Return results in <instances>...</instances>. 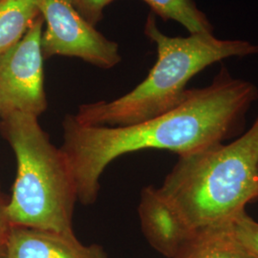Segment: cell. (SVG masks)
<instances>
[{
  "label": "cell",
  "instance_id": "obj_2",
  "mask_svg": "<svg viewBox=\"0 0 258 258\" xmlns=\"http://www.w3.org/2000/svg\"><path fill=\"white\" fill-rule=\"evenodd\" d=\"M145 34L157 48L156 63L133 90L110 102L80 106L75 119L90 125L121 126L142 122L175 108L186 85L210 65L230 57L257 55L258 45L242 39H219L213 34L171 37L163 34L150 14Z\"/></svg>",
  "mask_w": 258,
  "mask_h": 258
},
{
  "label": "cell",
  "instance_id": "obj_7",
  "mask_svg": "<svg viewBox=\"0 0 258 258\" xmlns=\"http://www.w3.org/2000/svg\"><path fill=\"white\" fill-rule=\"evenodd\" d=\"M142 231L158 252L174 258L196 233L191 231L159 187L148 185L138 207Z\"/></svg>",
  "mask_w": 258,
  "mask_h": 258
},
{
  "label": "cell",
  "instance_id": "obj_3",
  "mask_svg": "<svg viewBox=\"0 0 258 258\" xmlns=\"http://www.w3.org/2000/svg\"><path fill=\"white\" fill-rule=\"evenodd\" d=\"M258 118L241 137L179 156L159 187L194 233L226 227L254 200Z\"/></svg>",
  "mask_w": 258,
  "mask_h": 258
},
{
  "label": "cell",
  "instance_id": "obj_8",
  "mask_svg": "<svg viewBox=\"0 0 258 258\" xmlns=\"http://www.w3.org/2000/svg\"><path fill=\"white\" fill-rule=\"evenodd\" d=\"M7 258H109L102 247L84 245L75 234L12 226Z\"/></svg>",
  "mask_w": 258,
  "mask_h": 258
},
{
  "label": "cell",
  "instance_id": "obj_15",
  "mask_svg": "<svg viewBox=\"0 0 258 258\" xmlns=\"http://www.w3.org/2000/svg\"><path fill=\"white\" fill-rule=\"evenodd\" d=\"M0 258H7L6 241H0Z\"/></svg>",
  "mask_w": 258,
  "mask_h": 258
},
{
  "label": "cell",
  "instance_id": "obj_11",
  "mask_svg": "<svg viewBox=\"0 0 258 258\" xmlns=\"http://www.w3.org/2000/svg\"><path fill=\"white\" fill-rule=\"evenodd\" d=\"M164 20H174L190 35L213 34V26L194 0H144Z\"/></svg>",
  "mask_w": 258,
  "mask_h": 258
},
{
  "label": "cell",
  "instance_id": "obj_14",
  "mask_svg": "<svg viewBox=\"0 0 258 258\" xmlns=\"http://www.w3.org/2000/svg\"><path fill=\"white\" fill-rule=\"evenodd\" d=\"M8 201L0 191V241H6L12 228L7 213Z\"/></svg>",
  "mask_w": 258,
  "mask_h": 258
},
{
  "label": "cell",
  "instance_id": "obj_9",
  "mask_svg": "<svg viewBox=\"0 0 258 258\" xmlns=\"http://www.w3.org/2000/svg\"><path fill=\"white\" fill-rule=\"evenodd\" d=\"M39 16L36 0H0V55L19 42Z\"/></svg>",
  "mask_w": 258,
  "mask_h": 258
},
{
  "label": "cell",
  "instance_id": "obj_5",
  "mask_svg": "<svg viewBox=\"0 0 258 258\" xmlns=\"http://www.w3.org/2000/svg\"><path fill=\"white\" fill-rule=\"evenodd\" d=\"M40 15L19 42L0 55V117L20 112L38 118L47 108Z\"/></svg>",
  "mask_w": 258,
  "mask_h": 258
},
{
  "label": "cell",
  "instance_id": "obj_13",
  "mask_svg": "<svg viewBox=\"0 0 258 258\" xmlns=\"http://www.w3.org/2000/svg\"><path fill=\"white\" fill-rule=\"evenodd\" d=\"M75 9L92 26L102 19L104 8L113 0H70Z\"/></svg>",
  "mask_w": 258,
  "mask_h": 258
},
{
  "label": "cell",
  "instance_id": "obj_4",
  "mask_svg": "<svg viewBox=\"0 0 258 258\" xmlns=\"http://www.w3.org/2000/svg\"><path fill=\"white\" fill-rule=\"evenodd\" d=\"M0 128L18 165L7 205L11 226L75 234L78 194L61 148L51 142L34 115L11 113L1 118Z\"/></svg>",
  "mask_w": 258,
  "mask_h": 258
},
{
  "label": "cell",
  "instance_id": "obj_1",
  "mask_svg": "<svg viewBox=\"0 0 258 258\" xmlns=\"http://www.w3.org/2000/svg\"><path fill=\"white\" fill-rule=\"evenodd\" d=\"M257 98L254 84L233 78L223 67L210 85L187 90L175 108L150 120L106 126L66 116L60 148L74 176L78 201L95 203L105 168L124 154L153 148L182 156L222 144L244 121Z\"/></svg>",
  "mask_w": 258,
  "mask_h": 258
},
{
  "label": "cell",
  "instance_id": "obj_10",
  "mask_svg": "<svg viewBox=\"0 0 258 258\" xmlns=\"http://www.w3.org/2000/svg\"><path fill=\"white\" fill-rule=\"evenodd\" d=\"M174 258H253L225 228L197 232Z\"/></svg>",
  "mask_w": 258,
  "mask_h": 258
},
{
  "label": "cell",
  "instance_id": "obj_12",
  "mask_svg": "<svg viewBox=\"0 0 258 258\" xmlns=\"http://www.w3.org/2000/svg\"><path fill=\"white\" fill-rule=\"evenodd\" d=\"M232 239L253 258H258V222L246 211L239 213L226 227Z\"/></svg>",
  "mask_w": 258,
  "mask_h": 258
},
{
  "label": "cell",
  "instance_id": "obj_6",
  "mask_svg": "<svg viewBox=\"0 0 258 258\" xmlns=\"http://www.w3.org/2000/svg\"><path fill=\"white\" fill-rule=\"evenodd\" d=\"M36 3L46 22L41 36L44 58L76 56L105 69L120 62L119 45L83 19L70 0H36Z\"/></svg>",
  "mask_w": 258,
  "mask_h": 258
},
{
  "label": "cell",
  "instance_id": "obj_16",
  "mask_svg": "<svg viewBox=\"0 0 258 258\" xmlns=\"http://www.w3.org/2000/svg\"><path fill=\"white\" fill-rule=\"evenodd\" d=\"M253 201H258V184L257 189H256V192H255V196H254V200Z\"/></svg>",
  "mask_w": 258,
  "mask_h": 258
}]
</instances>
